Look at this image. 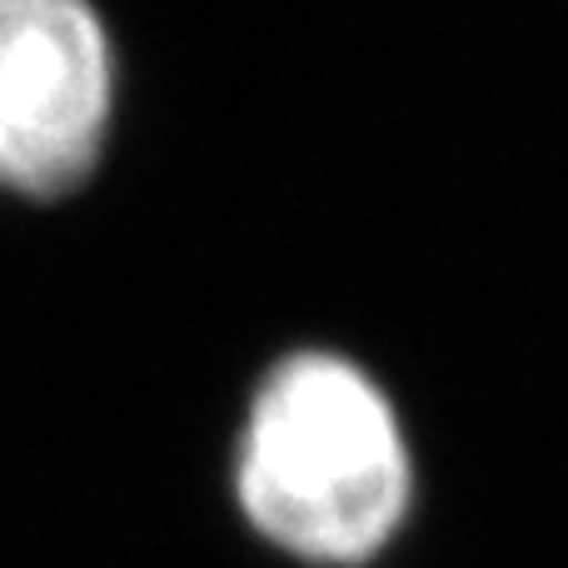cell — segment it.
I'll list each match as a JSON object with an SVG mask.
<instances>
[{
  "mask_svg": "<svg viewBox=\"0 0 568 568\" xmlns=\"http://www.w3.org/2000/svg\"><path fill=\"white\" fill-rule=\"evenodd\" d=\"M414 489L409 429L359 359L304 344L260 369L230 444V504L270 554L374 564L409 524Z\"/></svg>",
  "mask_w": 568,
  "mask_h": 568,
  "instance_id": "cell-1",
  "label": "cell"
},
{
  "mask_svg": "<svg viewBox=\"0 0 568 568\" xmlns=\"http://www.w3.org/2000/svg\"><path fill=\"white\" fill-rule=\"evenodd\" d=\"M120 60L95 0H0V200L55 205L100 170Z\"/></svg>",
  "mask_w": 568,
  "mask_h": 568,
  "instance_id": "cell-2",
  "label": "cell"
}]
</instances>
